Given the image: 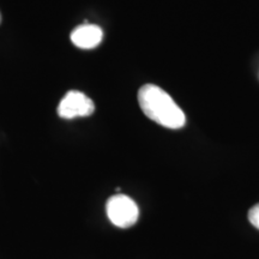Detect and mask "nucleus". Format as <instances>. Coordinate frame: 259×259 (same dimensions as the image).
Wrapping results in <instances>:
<instances>
[{
	"label": "nucleus",
	"instance_id": "nucleus-1",
	"mask_svg": "<svg viewBox=\"0 0 259 259\" xmlns=\"http://www.w3.org/2000/svg\"><path fill=\"white\" fill-rule=\"evenodd\" d=\"M138 102L144 114L163 127L178 130L186 124L185 113L160 87L154 84L142 87L138 92Z\"/></svg>",
	"mask_w": 259,
	"mask_h": 259
},
{
	"label": "nucleus",
	"instance_id": "nucleus-2",
	"mask_svg": "<svg viewBox=\"0 0 259 259\" xmlns=\"http://www.w3.org/2000/svg\"><path fill=\"white\" fill-rule=\"evenodd\" d=\"M106 212L109 221L119 228H130L136 225L139 216L137 204L125 194H115L107 200Z\"/></svg>",
	"mask_w": 259,
	"mask_h": 259
},
{
	"label": "nucleus",
	"instance_id": "nucleus-3",
	"mask_svg": "<svg viewBox=\"0 0 259 259\" xmlns=\"http://www.w3.org/2000/svg\"><path fill=\"white\" fill-rule=\"evenodd\" d=\"M94 111L95 105L90 97L77 90H71L60 101L57 112L60 118L73 119L79 116H89Z\"/></svg>",
	"mask_w": 259,
	"mask_h": 259
},
{
	"label": "nucleus",
	"instance_id": "nucleus-4",
	"mask_svg": "<svg viewBox=\"0 0 259 259\" xmlns=\"http://www.w3.org/2000/svg\"><path fill=\"white\" fill-rule=\"evenodd\" d=\"M103 31L99 25L82 24L71 32V41L82 50H93L101 44Z\"/></svg>",
	"mask_w": 259,
	"mask_h": 259
},
{
	"label": "nucleus",
	"instance_id": "nucleus-5",
	"mask_svg": "<svg viewBox=\"0 0 259 259\" xmlns=\"http://www.w3.org/2000/svg\"><path fill=\"white\" fill-rule=\"evenodd\" d=\"M248 220H250L252 226L259 229V203L250 209V211H248Z\"/></svg>",
	"mask_w": 259,
	"mask_h": 259
},
{
	"label": "nucleus",
	"instance_id": "nucleus-6",
	"mask_svg": "<svg viewBox=\"0 0 259 259\" xmlns=\"http://www.w3.org/2000/svg\"><path fill=\"white\" fill-rule=\"evenodd\" d=\"M0 23H2V14H0Z\"/></svg>",
	"mask_w": 259,
	"mask_h": 259
}]
</instances>
